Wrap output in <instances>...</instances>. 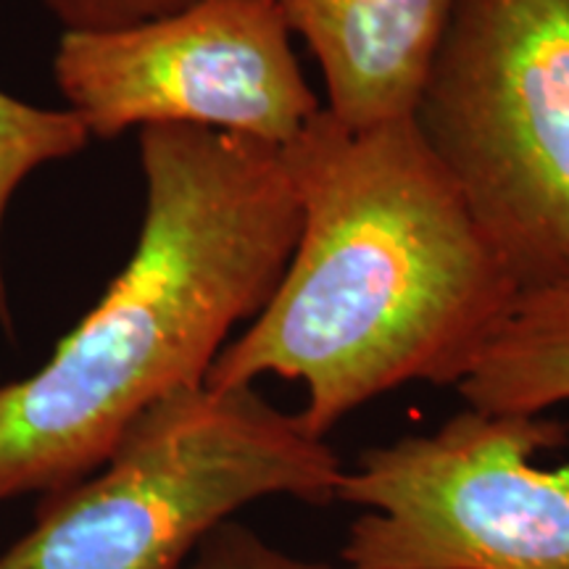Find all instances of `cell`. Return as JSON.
Masks as SVG:
<instances>
[{
	"label": "cell",
	"mask_w": 569,
	"mask_h": 569,
	"mask_svg": "<svg viewBox=\"0 0 569 569\" xmlns=\"http://www.w3.org/2000/svg\"><path fill=\"white\" fill-rule=\"evenodd\" d=\"M282 153L293 253L203 386L303 382L298 417L319 438L407 382L457 386L519 288L415 119L353 130L322 109Z\"/></svg>",
	"instance_id": "6da1fadb"
},
{
	"label": "cell",
	"mask_w": 569,
	"mask_h": 569,
	"mask_svg": "<svg viewBox=\"0 0 569 569\" xmlns=\"http://www.w3.org/2000/svg\"><path fill=\"white\" fill-rule=\"evenodd\" d=\"M140 167L132 259L46 367L0 386V503L88 478L142 411L203 386L293 253L301 209L280 146L151 124Z\"/></svg>",
	"instance_id": "7a4b0ae2"
},
{
	"label": "cell",
	"mask_w": 569,
	"mask_h": 569,
	"mask_svg": "<svg viewBox=\"0 0 569 569\" xmlns=\"http://www.w3.org/2000/svg\"><path fill=\"white\" fill-rule=\"evenodd\" d=\"M346 465L256 386L182 388L142 411L88 478L42 493L0 569H182L240 509L327 507Z\"/></svg>",
	"instance_id": "3957f363"
},
{
	"label": "cell",
	"mask_w": 569,
	"mask_h": 569,
	"mask_svg": "<svg viewBox=\"0 0 569 569\" xmlns=\"http://www.w3.org/2000/svg\"><path fill=\"white\" fill-rule=\"evenodd\" d=\"M411 119L519 293L569 280V0H457Z\"/></svg>",
	"instance_id": "277c9868"
},
{
	"label": "cell",
	"mask_w": 569,
	"mask_h": 569,
	"mask_svg": "<svg viewBox=\"0 0 569 569\" xmlns=\"http://www.w3.org/2000/svg\"><path fill=\"white\" fill-rule=\"evenodd\" d=\"M336 501L365 509L351 569H569V436L543 415L465 409L361 451Z\"/></svg>",
	"instance_id": "5b68a950"
},
{
	"label": "cell",
	"mask_w": 569,
	"mask_h": 569,
	"mask_svg": "<svg viewBox=\"0 0 569 569\" xmlns=\"http://www.w3.org/2000/svg\"><path fill=\"white\" fill-rule=\"evenodd\" d=\"M53 74L90 138L190 124L288 146L319 111L272 0H196L113 32H63Z\"/></svg>",
	"instance_id": "8992f818"
},
{
	"label": "cell",
	"mask_w": 569,
	"mask_h": 569,
	"mask_svg": "<svg viewBox=\"0 0 569 569\" xmlns=\"http://www.w3.org/2000/svg\"><path fill=\"white\" fill-rule=\"evenodd\" d=\"M325 74V109L353 130L415 117L457 0H272Z\"/></svg>",
	"instance_id": "52a82bcc"
},
{
	"label": "cell",
	"mask_w": 569,
	"mask_h": 569,
	"mask_svg": "<svg viewBox=\"0 0 569 569\" xmlns=\"http://www.w3.org/2000/svg\"><path fill=\"white\" fill-rule=\"evenodd\" d=\"M469 409L530 415L569 401V280L525 290L457 382Z\"/></svg>",
	"instance_id": "ba28073f"
},
{
	"label": "cell",
	"mask_w": 569,
	"mask_h": 569,
	"mask_svg": "<svg viewBox=\"0 0 569 569\" xmlns=\"http://www.w3.org/2000/svg\"><path fill=\"white\" fill-rule=\"evenodd\" d=\"M90 142V132L69 109H40L0 92V319L9 327L3 277V224L11 198L34 169L69 159Z\"/></svg>",
	"instance_id": "9c48e42d"
},
{
	"label": "cell",
	"mask_w": 569,
	"mask_h": 569,
	"mask_svg": "<svg viewBox=\"0 0 569 569\" xmlns=\"http://www.w3.org/2000/svg\"><path fill=\"white\" fill-rule=\"evenodd\" d=\"M182 569H351L330 561L301 559L269 543L238 519L219 525L201 540Z\"/></svg>",
	"instance_id": "30bf717a"
},
{
	"label": "cell",
	"mask_w": 569,
	"mask_h": 569,
	"mask_svg": "<svg viewBox=\"0 0 569 569\" xmlns=\"http://www.w3.org/2000/svg\"><path fill=\"white\" fill-rule=\"evenodd\" d=\"M67 32H113L169 17L196 0H42Z\"/></svg>",
	"instance_id": "8fae6325"
}]
</instances>
